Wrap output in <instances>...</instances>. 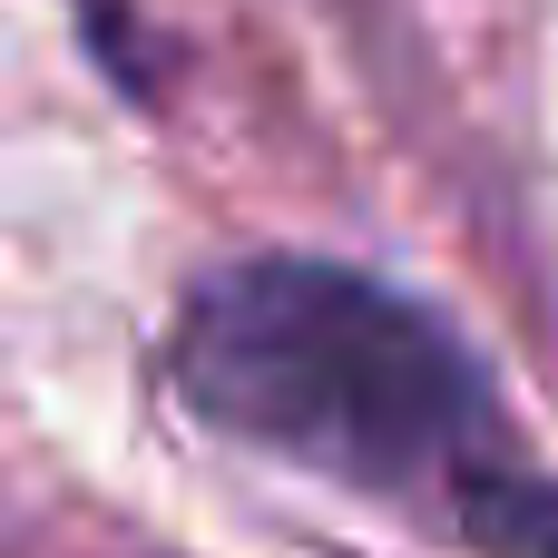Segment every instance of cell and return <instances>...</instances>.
Returning a JSON list of instances; mask_svg holds the SVG:
<instances>
[{
  "label": "cell",
  "instance_id": "6da1fadb",
  "mask_svg": "<svg viewBox=\"0 0 558 558\" xmlns=\"http://www.w3.org/2000/svg\"><path fill=\"white\" fill-rule=\"evenodd\" d=\"M177 392L196 422L353 490L471 481L490 441L481 363L392 284L304 255H255L196 284L177 324Z\"/></svg>",
  "mask_w": 558,
  "mask_h": 558
},
{
  "label": "cell",
  "instance_id": "7a4b0ae2",
  "mask_svg": "<svg viewBox=\"0 0 558 558\" xmlns=\"http://www.w3.org/2000/svg\"><path fill=\"white\" fill-rule=\"evenodd\" d=\"M461 530L490 558H558V481L471 471V481H461Z\"/></svg>",
  "mask_w": 558,
  "mask_h": 558
}]
</instances>
